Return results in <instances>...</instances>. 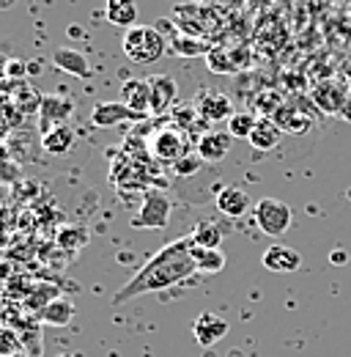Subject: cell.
Here are the masks:
<instances>
[{
  "label": "cell",
  "instance_id": "obj_12",
  "mask_svg": "<svg viewBox=\"0 0 351 357\" xmlns=\"http://www.w3.org/2000/svg\"><path fill=\"white\" fill-rule=\"evenodd\" d=\"M269 119L280 127V132L286 135H305L313 127V119L307 116L305 110H299L297 105H277Z\"/></svg>",
  "mask_w": 351,
  "mask_h": 357
},
{
  "label": "cell",
  "instance_id": "obj_4",
  "mask_svg": "<svg viewBox=\"0 0 351 357\" xmlns=\"http://www.w3.org/2000/svg\"><path fill=\"white\" fill-rule=\"evenodd\" d=\"M253 218L266 236H283L294 223L291 206L286 201H277V198H261L253 209Z\"/></svg>",
  "mask_w": 351,
  "mask_h": 357
},
{
  "label": "cell",
  "instance_id": "obj_24",
  "mask_svg": "<svg viewBox=\"0 0 351 357\" xmlns=\"http://www.w3.org/2000/svg\"><path fill=\"white\" fill-rule=\"evenodd\" d=\"M88 239H91V234H88L83 225H69V228L58 231V236H55L58 248H63V250H69V253L83 250L88 245Z\"/></svg>",
  "mask_w": 351,
  "mask_h": 357
},
{
  "label": "cell",
  "instance_id": "obj_19",
  "mask_svg": "<svg viewBox=\"0 0 351 357\" xmlns=\"http://www.w3.org/2000/svg\"><path fill=\"white\" fill-rule=\"evenodd\" d=\"M104 17L110 25H118V28H134V20H137V3L134 0H107L104 3Z\"/></svg>",
  "mask_w": 351,
  "mask_h": 357
},
{
  "label": "cell",
  "instance_id": "obj_15",
  "mask_svg": "<svg viewBox=\"0 0 351 357\" xmlns=\"http://www.w3.org/2000/svg\"><path fill=\"white\" fill-rule=\"evenodd\" d=\"M217 209L228 218H242L253 209V201L242 187H222L217 192Z\"/></svg>",
  "mask_w": 351,
  "mask_h": 357
},
{
  "label": "cell",
  "instance_id": "obj_21",
  "mask_svg": "<svg viewBox=\"0 0 351 357\" xmlns=\"http://www.w3.org/2000/svg\"><path fill=\"white\" fill-rule=\"evenodd\" d=\"M72 146H75V130H72L69 124L55 127V130H49V132L42 135V149L47 151V154L61 157V154L72 151Z\"/></svg>",
  "mask_w": 351,
  "mask_h": 357
},
{
  "label": "cell",
  "instance_id": "obj_26",
  "mask_svg": "<svg viewBox=\"0 0 351 357\" xmlns=\"http://www.w3.org/2000/svg\"><path fill=\"white\" fill-rule=\"evenodd\" d=\"M256 124H258V119H256L253 113H233L231 121H228V132H231V137H244V140H250Z\"/></svg>",
  "mask_w": 351,
  "mask_h": 357
},
{
  "label": "cell",
  "instance_id": "obj_5",
  "mask_svg": "<svg viewBox=\"0 0 351 357\" xmlns=\"http://www.w3.org/2000/svg\"><path fill=\"white\" fill-rule=\"evenodd\" d=\"M148 151L154 160L176 165L181 157L189 154V143H187V132L178 127H162L148 137Z\"/></svg>",
  "mask_w": 351,
  "mask_h": 357
},
{
  "label": "cell",
  "instance_id": "obj_3",
  "mask_svg": "<svg viewBox=\"0 0 351 357\" xmlns=\"http://www.w3.org/2000/svg\"><path fill=\"white\" fill-rule=\"evenodd\" d=\"M171 212H173L171 195L165 190H148L130 225L132 228H165L171 223Z\"/></svg>",
  "mask_w": 351,
  "mask_h": 357
},
{
  "label": "cell",
  "instance_id": "obj_18",
  "mask_svg": "<svg viewBox=\"0 0 351 357\" xmlns=\"http://www.w3.org/2000/svg\"><path fill=\"white\" fill-rule=\"evenodd\" d=\"M157 28L165 33V39H168V45L173 47L178 55H184V58H195V55H201V52H212V47L206 45V42H198V39H189L187 33H178V31H168V25L165 22H157Z\"/></svg>",
  "mask_w": 351,
  "mask_h": 357
},
{
  "label": "cell",
  "instance_id": "obj_9",
  "mask_svg": "<svg viewBox=\"0 0 351 357\" xmlns=\"http://www.w3.org/2000/svg\"><path fill=\"white\" fill-rule=\"evenodd\" d=\"M148 89H151V113L154 116H165L168 110H173L176 99H178V83L171 75H151Z\"/></svg>",
  "mask_w": 351,
  "mask_h": 357
},
{
  "label": "cell",
  "instance_id": "obj_28",
  "mask_svg": "<svg viewBox=\"0 0 351 357\" xmlns=\"http://www.w3.org/2000/svg\"><path fill=\"white\" fill-rule=\"evenodd\" d=\"M52 300H58V289H52V286H39V289L31 294L28 305H31V308H39V313H42Z\"/></svg>",
  "mask_w": 351,
  "mask_h": 357
},
{
  "label": "cell",
  "instance_id": "obj_27",
  "mask_svg": "<svg viewBox=\"0 0 351 357\" xmlns=\"http://www.w3.org/2000/svg\"><path fill=\"white\" fill-rule=\"evenodd\" d=\"M206 66L212 72H217V75H233V72H239V66L231 61V52H225V50H212L206 55Z\"/></svg>",
  "mask_w": 351,
  "mask_h": 357
},
{
  "label": "cell",
  "instance_id": "obj_20",
  "mask_svg": "<svg viewBox=\"0 0 351 357\" xmlns=\"http://www.w3.org/2000/svg\"><path fill=\"white\" fill-rule=\"evenodd\" d=\"M280 127L266 116V119H258V124H256V130L250 135V146L256 149V151H272V149H277V143H280Z\"/></svg>",
  "mask_w": 351,
  "mask_h": 357
},
{
  "label": "cell",
  "instance_id": "obj_17",
  "mask_svg": "<svg viewBox=\"0 0 351 357\" xmlns=\"http://www.w3.org/2000/svg\"><path fill=\"white\" fill-rule=\"evenodd\" d=\"M121 102L130 105L132 110L140 113V116L151 113V89H148V80H137V77L124 80V86H121Z\"/></svg>",
  "mask_w": 351,
  "mask_h": 357
},
{
  "label": "cell",
  "instance_id": "obj_2",
  "mask_svg": "<svg viewBox=\"0 0 351 357\" xmlns=\"http://www.w3.org/2000/svg\"><path fill=\"white\" fill-rule=\"evenodd\" d=\"M168 52V39L157 25H134L124 33V55L137 66H151Z\"/></svg>",
  "mask_w": 351,
  "mask_h": 357
},
{
  "label": "cell",
  "instance_id": "obj_25",
  "mask_svg": "<svg viewBox=\"0 0 351 357\" xmlns=\"http://www.w3.org/2000/svg\"><path fill=\"white\" fill-rule=\"evenodd\" d=\"M192 242H195L198 248L219 250V245H222V228L214 223H201L192 231Z\"/></svg>",
  "mask_w": 351,
  "mask_h": 357
},
{
  "label": "cell",
  "instance_id": "obj_6",
  "mask_svg": "<svg viewBox=\"0 0 351 357\" xmlns=\"http://www.w3.org/2000/svg\"><path fill=\"white\" fill-rule=\"evenodd\" d=\"M75 99L72 96H63V93H44L39 99V127L42 135L55 130V127H63L72 121L75 116Z\"/></svg>",
  "mask_w": 351,
  "mask_h": 357
},
{
  "label": "cell",
  "instance_id": "obj_23",
  "mask_svg": "<svg viewBox=\"0 0 351 357\" xmlns=\"http://www.w3.org/2000/svg\"><path fill=\"white\" fill-rule=\"evenodd\" d=\"M192 259L198 264V272H203V275H214L225 267V253L222 250H209V248L192 245Z\"/></svg>",
  "mask_w": 351,
  "mask_h": 357
},
{
  "label": "cell",
  "instance_id": "obj_31",
  "mask_svg": "<svg viewBox=\"0 0 351 357\" xmlns=\"http://www.w3.org/2000/svg\"><path fill=\"white\" fill-rule=\"evenodd\" d=\"M231 357H242V355H239V352H231Z\"/></svg>",
  "mask_w": 351,
  "mask_h": 357
},
{
  "label": "cell",
  "instance_id": "obj_7",
  "mask_svg": "<svg viewBox=\"0 0 351 357\" xmlns=\"http://www.w3.org/2000/svg\"><path fill=\"white\" fill-rule=\"evenodd\" d=\"M192 105H195V110H198V116H201L203 124L231 121V116H233V102H231V96L214 89L198 91L195 99H192Z\"/></svg>",
  "mask_w": 351,
  "mask_h": 357
},
{
  "label": "cell",
  "instance_id": "obj_8",
  "mask_svg": "<svg viewBox=\"0 0 351 357\" xmlns=\"http://www.w3.org/2000/svg\"><path fill=\"white\" fill-rule=\"evenodd\" d=\"M143 116L134 113L130 105L118 102V99H110V102H96L93 110H91V121L93 127L99 130H107V127H118L124 121H140Z\"/></svg>",
  "mask_w": 351,
  "mask_h": 357
},
{
  "label": "cell",
  "instance_id": "obj_29",
  "mask_svg": "<svg viewBox=\"0 0 351 357\" xmlns=\"http://www.w3.org/2000/svg\"><path fill=\"white\" fill-rule=\"evenodd\" d=\"M201 165H203V160L198 154H187V157H181L173 165V174L176 176H192V174L201 171Z\"/></svg>",
  "mask_w": 351,
  "mask_h": 357
},
{
  "label": "cell",
  "instance_id": "obj_30",
  "mask_svg": "<svg viewBox=\"0 0 351 357\" xmlns=\"http://www.w3.org/2000/svg\"><path fill=\"white\" fill-rule=\"evenodd\" d=\"M69 33H72L75 39H83V28H80V25H72V28H69Z\"/></svg>",
  "mask_w": 351,
  "mask_h": 357
},
{
  "label": "cell",
  "instance_id": "obj_11",
  "mask_svg": "<svg viewBox=\"0 0 351 357\" xmlns=\"http://www.w3.org/2000/svg\"><path fill=\"white\" fill-rule=\"evenodd\" d=\"M228 330H231V324L217 316V313H201L198 319H195V324H192V335H195V341L201 344V347H214L219 344L225 335H228Z\"/></svg>",
  "mask_w": 351,
  "mask_h": 357
},
{
  "label": "cell",
  "instance_id": "obj_16",
  "mask_svg": "<svg viewBox=\"0 0 351 357\" xmlns=\"http://www.w3.org/2000/svg\"><path fill=\"white\" fill-rule=\"evenodd\" d=\"M313 102L324 110V113H338V110H343V105H346V89L341 86V83H335V80H324V83H318L315 89H313Z\"/></svg>",
  "mask_w": 351,
  "mask_h": 357
},
{
  "label": "cell",
  "instance_id": "obj_22",
  "mask_svg": "<svg viewBox=\"0 0 351 357\" xmlns=\"http://www.w3.org/2000/svg\"><path fill=\"white\" fill-rule=\"evenodd\" d=\"M75 313L77 311H75V303H72V300L58 297V300H52L42 311V321L49 324V327H66V324L75 319Z\"/></svg>",
  "mask_w": 351,
  "mask_h": 357
},
{
  "label": "cell",
  "instance_id": "obj_10",
  "mask_svg": "<svg viewBox=\"0 0 351 357\" xmlns=\"http://www.w3.org/2000/svg\"><path fill=\"white\" fill-rule=\"evenodd\" d=\"M231 146H233V137H231L228 130H225V132H222V130H209V132H203L198 137L195 154H198L203 162H219V160L228 157Z\"/></svg>",
  "mask_w": 351,
  "mask_h": 357
},
{
  "label": "cell",
  "instance_id": "obj_14",
  "mask_svg": "<svg viewBox=\"0 0 351 357\" xmlns=\"http://www.w3.org/2000/svg\"><path fill=\"white\" fill-rule=\"evenodd\" d=\"M261 264L269 269V272H280V275H286V272H297V269L302 267V256H299L294 248L272 245V248L263 250Z\"/></svg>",
  "mask_w": 351,
  "mask_h": 357
},
{
  "label": "cell",
  "instance_id": "obj_1",
  "mask_svg": "<svg viewBox=\"0 0 351 357\" xmlns=\"http://www.w3.org/2000/svg\"><path fill=\"white\" fill-rule=\"evenodd\" d=\"M192 234L176 239L171 245H165L157 256H151L143 267L132 275L130 280L116 291L113 305H124L134 297L151 294V291H165L176 283L187 280L189 275L198 272V264L192 259Z\"/></svg>",
  "mask_w": 351,
  "mask_h": 357
},
{
  "label": "cell",
  "instance_id": "obj_13",
  "mask_svg": "<svg viewBox=\"0 0 351 357\" xmlns=\"http://www.w3.org/2000/svg\"><path fill=\"white\" fill-rule=\"evenodd\" d=\"M52 66L61 69V72H66V75H72V77H77V80L91 77L88 55H83V52L75 50V47H58V50L52 52Z\"/></svg>",
  "mask_w": 351,
  "mask_h": 357
}]
</instances>
